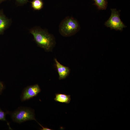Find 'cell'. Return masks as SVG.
<instances>
[{
	"mask_svg": "<svg viewBox=\"0 0 130 130\" xmlns=\"http://www.w3.org/2000/svg\"><path fill=\"white\" fill-rule=\"evenodd\" d=\"M18 3L21 4H24L27 2L28 1V0H16Z\"/></svg>",
	"mask_w": 130,
	"mask_h": 130,
	"instance_id": "7c38bea8",
	"label": "cell"
},
{
	"mask_svg": "<svg viewBox=\"0 0 130 130\" xmlns=\"http://www.w3.org/2000/svg\"><path fill=\"white\" fill-rule=\"evenodd\" d=\"M41 91L39 85L37 84L27 86L23 91L21 96L22 101L29 99L36 96Z\"/></svg>",
	"mask_w": 130,
	"mask_h": 130,
	"instance_id": "5b68a950",
	"label": "cell"
},
{
	"mask_svg": "<svg viewBox=\"0 0 130 130\" xmlns=\"http://www.w3.org/2000/svg\"><path fill=\"white\" fill-rule=\"evenodd\" d=\"M54 61L58 74L59 79L61 80L65 78L70 73V71L69 68L60 64L56 58L54 59Z\"/></svg>",
	"mask_w": 130,
	"mask_h": 130,
	"instance_id": "8992f818",
	"label": "cell"
},
{
	"mask_svg": "<svg viewBox=\"0 0 130 130\" xmlns=\"http://www.w3.org/2000/svg\"><path fill=\"white\" fill-rule=\"evenodd\" d=\"M30 32L39 46L47 51L52 50L55 44V39L53 35L45 30L38 27L32 29Z\"/></svg>",
	"mask_w": 130,
	"mask_h": 130,
	"instance_id": "6da1fadb",
	"label": "cell"
},
{
	"mask_svg": "<svg viewBox=\"0 0 130 130\" xmlns=\"http://www.w3.org/2000/svg\"><path fill=\"white\" fill-rule=\"evenodd\" d=\"M11 117L13 121L18 123L28 120L36 121L33 110L26 107L19 108L13 112Z\"/></svg>",
	"mask_w": 130,
	"mask_h": 130,
	"instance_id": "3957f363",
	"label": "cell"
},
{
	"mask_svg": "<svg viewBox=\"0 0 130 130\" xmlns=\"http://www.w3.org/2000/svg\"><path fill=\"white\" fill-rule=\"evenodd\" d=\"M38 124L42 128V129H41V130H52L51 129L48 128L47 127H44L42 126L40 124H39V123H38Z\"/></svg>",
	"mask_w": 130,
	"mask_h": 130,
	"instance_id": "5bb4252c",
	"label": "cell"
},
{
	"mask_svg": "<svg viewBox=\"0 0 130 130\" xmlns=\"http://www.w3.org/2000/svg\"><path fill=\"white\" fill-rule=\"evenodd\" d=\"M79 28V25L77 21L73 18L68 17L61 22L59 26V31L62 35L67 37L75 34Z\"/></svg>",
	"mask_w": 130,
	"mask_h": 130,
	"instance_id": "7a4b0ae2",
	"label": "cell"
},
{
	"mask_svg": "<svg viewBox=\"0 0 130 130\" xmlns=\"http://www.w3.org/2000/svg\"><path fill=\"white\" fill-rule=\"evenodd\" d=\"M5 0H0V4L2 2L4 1H5Z\"/></svg>",
	"mask_w": 130,
	"mask_h": 130,
	"instance_id": "9a60e30c",
	"label": "cell"
},
{
	"mask_svg": "<svg viewBox=\"0 0 130 130\" xmlns=\"http://www.w3.org/2000/svg\"><path fill=\"white\" fill-rule=\"evenodd\" d=\"M10 20L0 10V34H2L8 27Z\"/></svg>",
	"mask_w": 130,
	"mask_h": 130,
	"instance_id": "52a82bcc",
	"label": "cell"
},
{
	"mask_svg": "<svg viewBox=\"0 0 130 130\" xmlns=\"http://www.w3.org/2000/svg\"><path fill=\"white\" fill-rule=\"evenodd\" d=\"M111 13L109 19L105 23V25L111 29L121 31L126 27L120 18L119 11L116 9H111Z\"/></svg>",
	"mask_w": 130,
	"mask_h": 130,
	"instance_id": "277c9868",
	"label": "cell"
},
{
	"mask_svg": "<svg viewBox=\"0 0 130 130\" xmlns=\"http://www.w3.org/2000/svg\"><path fill=\"white\" fill-rule=\"evenodd\" d=\"M54 100L56 102L65 104L69 103L71 100L70 95L60 93L55 94Z\"/></svg>",
	"mask_w": 130,
	"mask_h": 130,
	"instance_id": "ba28073f",
	"label": "cell"
},
{
	"mask_svg": "<svg viewBox=\"0 0 130 130\" xmlns=\"http://www.w3.org/2000/svg\"><path fill=\"white\" fill-rule=\"evenodd\" d=\"M6 113L3 111L0 108V120L6 121Z\"/></svg>",
	"mask_w": 130,
	"mask_h": 130,
	"instance_id": "8fae6325",
	"label": "cell"
},
{
	"mask_svg": "<svg viewBox=\"0 0 130 130\" xmlns=\"http://www.w3.org/2000/svg\"><path fill=\"white\" fill-rule=\"evenodd\" d=\"M94 1V4L96 5L100 10H105L107 6V0H93Z\"/></svg>",
	"mask_w": 130,
	"mask_h": 130,
	"instance_id": "9c48e42d",
	"label": "cell"
},
{
	"mask_svg": "<svg viewBox=\"0 0 130 130\" xmlns=\"http://www.w3.org/2000/svg\"><path fill=\"white\" fill-rule=\"evenodd\" d=\"M33 9L36 10H39L43 7V3L42 0H33L31 2Z\"/></svg>",
	"mask_w": 130,
	"mask_h": 130,
	"instance_id": "30bf717a",
	"label": "cell"
},
{
	"mask_svg": "<svg viewBox=\"0 0 130 130\" xmlns=\"http://www.w3.org/2000/svg\"><path fill=\"white\" fill-rule=\"evenodd\" d=\"M4 87L3 84L0 81V93L2 91Z\"/></svg>",
	"mask_w": 130,
	"mask_h": 130,
	"instance_id": "4fadbf2b",
	"label": "cell"
}]
</instances>
